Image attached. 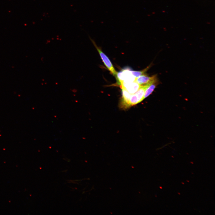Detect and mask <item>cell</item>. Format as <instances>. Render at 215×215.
<instances>
[{
  "label": "cell",
  "mask_w": 215,
  "mask_h": 215,
  "mask_svg": "<svg viewBox=\"0 0 215 215\" xmlns=\"http://www.w3.org/2000/svg\"><path fill=\"white\" fill-rule=\"evenodd\" d=\"M158 84L157 81L149 84L145 90L143 97L144 99L149 96L152 93L157 85Z\"/></svg>",
  "instance_id": "6"
},
{
  "label": "cell",
  "mask_w": 215,
  "mask_h": 215,
  "mask_svg": "<svg viewBox=\"0 0 215 215\" xmlns=\"http://www.w3.org/2000/svg\"><path fill=\"white\" fill-rule=\"evenodd\" d=\"M149 67H148L145 69L141 71H133L131 70L132 74L136 78H137L139 76L145 74V72L147 71Z\"/></svg>",
  "instance_id": "7"
},
{
  "label": "cell",
  "mask_w": 215,
  "mask_h": 215,
  "mask_svg": "<svg viewBox=\"0 0 215 215\" xmlns=\"http://www.w3.org/2000/svg\"><path fill=\"white\" fill-rule=\"evenodd\" d=\"M157 81L156 75L149 76L146 75H141L136 78L135 81L140 85L148 84Z\"/></svg>",
  "instance_id": "3"
},
{
  "label": "cell",
  "mask_w": 215,
  "mask_h": 215,
  "mask_svg": "<svg viewBox=\"0 0 215 215\" xmlns=\"http://www.w3.org/2000/svg\"><path fill=\"white\" fill-rule=\"evenodd\" d=\"M122 105L123 107L128 108L130 106V99L131 94L125 89L122 88Z\"/></svg>",
  "instance_id": "5"
},
{
  "label": "cell",
  "mask_w": 215,
  "mask_h": 215,
  "mask_svg": "<svg viewBox=\"0 0 215 215\" xmlns=\"http://www.w3.org/2000/svg\"><path fill=\"white\" fill-rule=\"evenodd\" d=\"M89 38L98 51L105 65L113 76H116L117 73L115 70L109 59L102 51L101 49L97 46L94 40L90 37H89Z\"/></svg>",
  "instance_id": "1"
},
{
  "label": "cell",
  "mask_w": 215,
  "mask_h": 215,
  "mask_svg": "<svg viewBox=\"0 0 215 215\" xmlns=\"http://www.w3.org/2000/svg\"><path fill=\"white\" fill-rule=\"evenodd\" d=\"M149 84L140 85L139 88L136 93L131 94L130 99V106L135 105L144 99L145 92Z\"/></svg>",
  "instance_id": "2"
},
{
  "label": "cell",
  "mask_w": 215,
  "mask_h": 215,
  "mask_svg": "<svg viewBox=\"0 0 215 215\" xmlns=\"http://www.w3.org/2000/svg\"><path fill=\"white\" fill-rule=\"evenodd\" d=\"M122 88H123L131 94L136 93L140 86L135 81L131 83L121 85Z\"/></svg>",
  "instance_id": "4"
}]
</instances>
